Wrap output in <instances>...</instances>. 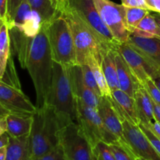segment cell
<instances>
[{"instance_id": "32", "label": "cell", "mask_w": 160, "mask_h": 160, "mask_svg": "<svg viewBox=\"0 0 160 160\" xmlns=\"http://www.w3.org/2000/svg\"><path fill=\"white\" fill-rule=\"evenodd\" d=\"M139 128L142 130V132L145 134V135L146 136L147 138L149 140V142H151L152 145H153L156 150L157 151V152L160 155V138L158 136H156L154 133L152 131V130L150 129L148 127H147L146 125L144 124V123H139Z\"/></svg>"}, {"instance_id": "24", "label": "cell", "mask_w": 160, "mask_h": 160, "mask_svg": "<svg viewBox=\"0 0 160 160\" xmlns=\"http://www.w3.org/2000/svg\"><path fill=\"white\" fill-rule=\"evenodd\" d=\"M10 34L8 24L6 23L0 31V79H2L6 71L10 53Z\"/></svg>"}, {"instance_id": "33", "label": "cell", "mask_w": 160, "mask_h": 160, "mask_svg": "<svg viewBox=\"0 0 160 160\" xmlns=\"http://www.w3.org/2000/svg\"><path fill=\"white\" fill-rule=\"evenodd\" d=\"M148 92L153 102L160 106V89L155 83L154 80L149 79L143 86Z\"/></svg>"}, {"instance_id": "8", "label": "cell", "mask_w": 160, "mask_h": 160, "mask_svg": "<svg viewBox=\"0 0 160 160\" xmlns=\"http://www.w3.org/2000/svg\"><path fill=\"white\" fill-rule=\"evenodd\" d=\"M70 6L93 33L102 49L116 48L119 43L102 20L93 0H70Z\"/></svg>"}, {"instance_id": "47", "label": "cell", "mask_w": 160, "mask_h": 160, "mask_svg": "<svg viewBox=\"0 0 160 160\" xmlns=\"http://www.w3.org/2000/svg\"><path fill=\"white\" fill-rule=\"evenodd\" d=\"M154 81H155V83H156V85L158 86V88L160 89V76L158 77V78H155Z\"/></svg>"}, {"instance_id": "11", "label": "cell", "mask_w": 160, "mask_h": 160, "mask_svg": "<svg viewBox=\"0 0 160 160\" xmlns=\"http://www.w3.org/2000/svg\"><path fill=\"white\" fill-rule=\"evenodd\" d=\"M0 104L10 113L18 115L33 116L38 109L21 89L6 84L1 80Z\"/></svg>"}, {"instance_id": "41", "label": "cell", "mask_w": 160, "mask_h": 160, "mask_svg": "<svg viewBox=\"0 0 160 160\" xmlns=\"http://www.w3.org/2000/svg\"><path fill=\"white\" fill-rule=\"evenodd\" d=\"M9 142V135L7 132L0 135V148H6L8 146Z\"/></svg>"}, {"instance_id": "20", "label": "cell", "mask_w": 160, "mask_h": 160, "mask_svg": "<svg viewBox=\"0 0 160 160\" xmlns=\"http://www.w3.org/2000/svg\"><path fill=\"white\" fill-rule=\"evenodd\" d=\"M33 123V116L10 113L6 116L7 131L10 137L20 138L29 135Z\"/></svg>"}, {"instance_id": "10", "label": "cell", "mask_w": 160, "mask_h": 160, "mask_svg": "<svg viewBox=\"0 0 160 160\" xmlns=\"http://www.w3.org/2000/svg\"><path fill=\"white\" fill-rule=\"evenodd\" d=\"M116 49L123 58L140 85L144 86L149 79L154 80L160 76L159 67L128 43L117 44Z\"/></svg>"}, {"instance_id": "30", "label": "cell", "mask_w": 160, "mask_h": 160, "mask_svg": "<svg viewBox=\"0 0 160 160\" xmlns=\"http://www.w3.org/2000/svg\"><path fill=\"white\" fill-rule=\"evenodd\" d=\"M95 153L97 160H116L109 145L100 142L95 145Z\"/></svg>"}, {"instance_id": "35", "label": "cell", "mask_w": 160, "mask_h": 160, "mask_svg": "<svg viewBox=\"0 0 160 160\" xmlns=\"http://www.w3.org/2000/svg\"><path fill=\"white\" fill-rule=\"evenodd\" d=\"M23 1V0H8L7 12H6V21L8 26H9L12 23L16 12H17V9Z\"/></svg>"}, {"instance_id": "3", "label": "cell", "mask_w": 160, "mask_h": 160, "mask_svg": "<svg viewBox=\"0 0 160 160\" xmlns=\"http://www.w3.org/2000/svg\"><path fill=\"white\" fill-rule=\"evenodd\" d=\"M47 104L52 106L62 128L73 122L77 123L76 96L72 89L67 67L56 62Z\"/></svg>"}, {"instance_id": "27", "label": "cell", "mask_w": 160, "mask_h": 160, "mask_svg": "<svg viewBox=\"0 0 160 160\" xmlns=\"http://www.w3.org/2000/svg\"><path fill=\"white\" fill-rule=\"evenodd\" d=\"M151 11L148 9L137 7H126L125 6V23L130 32V35L134 28L138 25L141 20Z\"/></svg>"}, {"instance_id": "39", "label": "cell", "mask_w": 160, "mask_h": 160, "mask_svg": "<svg viewBox=\"0 0 160 160\" xmlns=\"http://www.w3.org/2000/svg\"><path fill=\"white\" fill-rule=\"evenodd\" d=\"M144 124L152 130V131L160 138V123H159L157 120H155L154 121L150 122L148 123H144Z\"/></svg>"}, {"instance_id": "31", "label": "cell", "mask_w": 160, "mask_h": 160, "mask_svg": "<svg viewBox=\"0 0 160 160\" xmlns=\"http://www.w3.org/2000/svg\"><path fill=\"white\" fill-rule=\"evenodd\" d=\"M116 160H134L136 156L120 145H109Z\"/></svg>"}, {"instance_id": "45", "label": "cell", "mask_w": 160, "mask_h": 160, "mask_svg": "<svg viewBox=\"0 0 160 160\" xmlns=\"http://www.w3.org/2000/svg\"><path fill=\"white\" fill-rule=\"evenodd\" d=\"M9 114H10L9 111H8L7 109H5V108L3 107V106H2L1 104H0V115L5 116V117H6V116H8Z\"/></svg>"}, {"instance_id": "15", "label": "cell", "mask_w": 160, "mask_h": 160, "mask_svg": "<svg viewBox=\"0 0 160 160\" xmlns=\"http://www.w3.org/2000/svg\"><path fill=\"white\" fill-rule=\"evenodd\" d=\"M111 101L120 115L121 120L122 119H125L132 124L139 125L141 120L134 97H131L120 88L111 91Z\"/></svg>"}, {"instance_id": "21", "label": "cell", "mask_w": 160, "mask_h": 160, "mask_svg": "<svg viewBox=\"0 0 160 160\" xmlns=\"http://www.w3.org/2000/svg\"><path fill=\"white\" fill-rule=\"evenodd\" d=\"M134 98L136 102L141 123H148L154 121L153 102L146 89L143 86H139L134 93Z\"/></svg>"}, {"instance_id": "9", "label": "cell", "mask_w": 160, "mask_h": 160, "mask_svg": "<svg viewBox=\"0 0 160 160\" xmlns=\"http://www.w3.org/2000/svg\"><path fill=\"white\" fill-rule=\"evenodd\" d=\"M102 20L118 43H127L130 32L125 23V6L110 0H93Z\"/></svg>"}, {"instance_id": "44", "label": "cell", "mask_w": 160, "mask_h": 160, "mask_svg": "<svg viewBox=\"0 0 160 160\" xmlns=\"http://www.w3.org/2000/svg\"><path fill=\"white\" fill-rule=\"evenodd\" d=\"M6 151H7V147L0 148V160H6Z\"/></svg>"}, {"instance_id": "48", "label": "cell", "mask_w": 160, "mask_h": 160, "mask_svg": "<svg viewBox=\"0 0 160 160\" xmlns=\"http://www.w3.org/2000/svg\"><path fill=\"white\" fill-rule=\"evenodd\" d=\"M6 20H5V19H3V18H1V17H0V31H1V28H2V27L3 26V24H4L5 23H6Z\"/></svg>"}, {"instance_id": "13", "label": "cell", "mask_w": 160, "mask_h": 160, "mask_svg": "<svg viewBox=\"0 0 160 160\" xmlns=\"http://www.w3.org/2000/svg\"><path fill=\"white\" fill-rule=\"evenodd\" d=\"M111 98L101 96L97 111L107 129L118 139L120 145L134 155L123 135V128L121 118L112 105Z\"/></svg>"}, {"instance_id": "6", "label": "cell", "mask_w": 160, "mask_h": 160, "mask_svg": "<svg viewBox=\"0 0 160 160\" xmlns=\"http://www.w3.org/2000/svg\"><path fill=\"white\" fill-rule=\"evenodd\" d=\"M77 123L94 147L100 142L107 145H120L102 120L97 109L88 106L82 100L76 98Z\"/></svg>"}, {"instance_id": "18", "label": "cell", "mask_w": 160, "mask_h": 160, "mask_svg": "<svg viewBox=\"0 0 160 160\" xmlns=\"http://www.w3.org/2000/svg\"><path fill=\"white\" fill-rule=\"evenodd\" d=\"M30 134L20 138L9 136L6 160H31Z\"/></svg>"}, {"instance_id": "42", "label": "cell", "mask_w": 160, "mask_h": 160, "mask_svg": "<svg viewBox=\"0 0 160 160\" xmlns=\"http://www.w3.org/2000/svg\"><path fill=\"white\" fill-rule=\"evenodd\" d=\"M7 131V123H6V117L0 115V135L3 134Z\"/></svg>"}, {"instance_id": "34", "label": "cell", "mask_w": 160, "mask_h": 160, "mask_svg": "<svg viewBox=\"0 0 160 160\" xmlns=\"http://www.w3.org/2000/svg\"><path fill=\"white\" fill-rule=\"evenodd\" d=\"M34 160H67L61 145H58L54 149Z\"/></svg>"}, {"instance_id": "16", "label": "cell", "mask_w": 160, "mask_h": 160, "mask_svg": "<svg viewBox=\"0 0 160 160\" xmlns=\"http://www.w3.org/2000/svg\"><path fill=\"white\" fill-rule=\"evenodd\" d=\"M127 43L140 52L160 68V39L138 37L131 34Z\"/></svg>"}, {"instance_id": "14", "label": "cell", "mask_w": 160, "mask_h": 160, "mask_svg": "<svg viewBox=\"0 0 160 160\" xmlns=\"http://www.w3.org/2000/svg\"><path fill=\"white\" fill-rule=\"evenodd\" d=\"M67 70L72 89L76 98L82 100L88 106L97 109L101 96H98L88 87L83 78L81 65L67 67Z\"/></svg>"}, {"instance_id": "17", "label": "cell", "mask_w": 160, "mask_h": 160, "mask_svg": "<svg viewBox=\"0 0 160 160\" xmlns=\"http://www.w3.org/2000/svg\"><path fill=\"white\" fill-rule=\"evenodd\" d=\"M115 60L120 89L131 97H134V93L140 84L123 58L117 51V49L115 53Z\"/></svg>"}, {"instance_id": "19", "label": "cell", "mask_w": 160, "mask_h": 160, "mask_svg": "<svg viewBox=\"0 0 160 160\" xmlns=\"http://www.w3.org/2000/svg\"><path fill=\"white\" fill-rule=\"evenodd\" d=\"M116 48H106L101 50V64L111 91L120 88L117 65L115 60Z\"/></svg>"}, {"instance_id": "29", "label": "cell", "mask_w": 160, "mask_h": 160, "mask_svg": "<svg viewBox=\"0 0 160 160\" xmlns=\"http://www.w3.org/2000/svg\"><path fill=\"white\" fill-rule=\"evenodd\" d=\"M81 70H82L83 73V78H84V81H85L86 84L88 85V87L91 89L93 92H95L96 95H98V96H102L101 93H100L99 88L98 87V84H97L96 81L95 79V77H94L93 73H92V70L89 67V66L87 63H84L81 65Z\"/></svg>"}, {"instance_id": "46", "label": "cell", "mask_w": 160, "mask_h": 160, "mask_svg": "<svg viewBox=\"0 0 160 160\" xmlns=\"http://www.w3.org/2000/svg\"><path fill=\"white\" fill-rule=\"evenodd\" d=\"M155 17V19L156 20V23H157L158 26H159V29H160V13H158V12H156L155 14H153Z\"/></svg>"}, {"instance_id": "1", "label": "cell", "mask_w": 160, "mask_h": 160, "mask_svg": "<svg viewBox=\"0 0 160 160\" xmlns=\"http://www.w3.org/2000/svg\"><path fill=\"white\" fill-rule=\"evenodd\" d=\"M9 34L20 66L28 70L32 80L35 106L38 109L43 107L48 102L54 67L45 26L43 24L38 34L33 38L27 37L16 28L9 29Z\"/></svg>"}, {"instance_id": "7", "label": "cell", "mask_w": 160, "mask_h": 160, "mask_svg": "<svg viewBox=\"0 0 160 160\" xmlns=\"http://www.w3.org/2000/svg\"><path fill=\"white\" fill-rule=\"evenodd\" d=\"M59 145L67 160H97L95 147L76 122L60 130Z\"/></svg>"}, {"instance_id": "43", "label": "cell", "mask_w": 160, "mask_h": 160, "mask_svg": "<svg viewBox=\"0 0 160 160\" xmlns=\"http://www.w3.org/2000/svg\"><path fill=\"white\" fill-rule=\"evenodd\" d=\"M153 112H154L155 120L160 123V106L156 104L155 102H153Z\"/></svg>"}, {"instance_id": "49", "label": "cell", "mask_w": 160, "mask_h": 160, "mask_svg": "<svg viewBox=\"0 0 160 160\" xmlns=\"http://www.w3.org/2000/svg\"><path fill=\"white\" fill-rule=\"evenodd\" d=\"M134 160H146V159H143V158H141V157H135Z\"/></svg>"}, {"instance_id": "4", "label": "cell", "mask_w": 160, "mask_h": 160, "mask_svg": "<svg viewBox=\"0 0 160 160\" xmlns=\"http://www.w3.org/2000/svg\"><path fill=\"white\" fill-rule=\"evenodd\" d=\"M54 62L66 67L78 65L70 26L63 15L44 24Z\"/></svg>"}, {"instance_id": "40", "label": "cell", "mask_w": 160, "mask_h": 160, "mask_svg": "<svg viewBox=\"0 0 160 160\" xmlns=\"http://www.w3.org/2000/svg\"><path fill=\"white\" fill-rule=\"evenodd\" d=\"M8 0H0V17L6 20Z\"/></svg>"}, {"instance_id": "26", "label": "cell", "mask_w": 160, "mask_h": 160, "mask_svg": "<svg viewBox=\"0 0 160 160\" xmlns=\"http://www.w3.org/2000/svg\"><path fill=\"white\" fill-rule=\"evenodd\" d=\"M42 27H43V22L40 15L32 9L23 24L20 28H17L27 37L33 38L38 34Z\"/></svg>"}, {"instance_id": "25", "label": "cell", "mask_w": 160, "mask_h": 160, "mask_svg": "<svg viewBox=\"0 0 160 160\" xmlns=\"http://www.w3.org/2000/svg\"><path fill=\"white\" fill-rule=\"evenodd\" d=\"M28 2L31 9L40 15L43 24L48 23L55 17L59 16L50 0H28Z\"/></svg>"}, {"instance_id": "2", "label": "cell", "mask_w": 160, "mask_h": 160, "mask_svg": "<svg viewBox=\"0 0 160 160\" xmlns=\"http://www.w3.org/2000/svg\"><path fill=\"white\" fill-rule=\"evenodd\" d=\"M62 128L52 106L46 104L37 109L33 115L30 133L31 160L44 156L59 145V131Z\"/></svg>"}, {"instance_id": "36", "label": "cell", "mask_w": 160, "mask_h": 160, "mask_svg": "<svg viewBox=\"0 0 160 160\" xmlns=\"http://www.w3.org/2000/svg\"><path fill=\"white\" fill-rule=\"evenodd\" d=\"M70 0H50L53 8L59 15H62L67 10L70 6Z\"/></svg>"}, {"instance_id": "38", "label": "cell", "mask_w": 160, "mask_h": 160, "mask_svg": "<svg viewBox=\"0 0 160 160\" xmlns=\"http://www.w3.org/2000/svg\"><path fill=\"white\" fill-rule=\"evenodd\" d=\"M149 11L160 13V0H145Z\"/></svg>"}, {"instance_id": "22", "label": "cell", "mask_w": 160, "mask_h": 160, "mask_svg": "<svg viewBox=\"0 0 160 160\" xmlns=\"http://www.w3.org/2000/svg\"><path fill=\"white\" fill-rule=\"evenodd\" d=\"M85 63H87L89 66L92 73H93L102 96L111 98L112 92H111L110 88L108 85L107 81H106V78L105 77L102 67L101 57H98V56H95V54H91L86 58Z\"/></svg>"}, {"instance_id": "37", "label": "cell", "mask_w": 160, "mask_h": 160, "mask_svg": "<svg viewBox=\"0 0 160 160\" xmlns=\"http://www.w3.org/2000/svg\"><path fill=\"white\" fill-rule=\"evenodd\" d=\"M122 5L126 7H137L148 9L145 0H121Z\"/></svg>"}, {"instance_id": "5", "label": "cell", "mask_w": 160, "mask_h": 160, "mask_svg": "<svg viewBox=\"0 0 160 160\" xmlns=\"http://www.w3.org/2000/svg\"><path fill=\"white\" fill-rule=\"evenodd\" d=\"M62 15L70 26L78 65L85 63L86 58L91 54L101 57L102 48L99 43L74 9L70 6Z\"/></svg>"}, {"instance_id": "28", "label": "cell", "mask_w": 160, "mask_h": 160, "mask_svg": "<svg viewBox=\"0 0 160 160\" xmlns=\"http://www.w3.org/2000/svg\"><path fill=\"white\" fill-rule=\"evenodd\" d=\"M0 80L2 81L3 82L6 83V84L12 86V87L21 89L20 81H19V78L17 74V70H16L13 60H12V58L11 56L9 57V61H8L4 75H3L2 78Z\"/></svg>"}, {"instance_id": "12", "label": "cell", "mask_w": 160, "mask_h": 160, "mask_svg": "<svg viewBox=\"0 0 160 160\" xmlns=\"http://www.w3.org/2000/svg\"><path fill=\"white\" fill-rule=\"evenodd\" d=\"M123 135L128 145L136 157L146 160H160V155L157 152L138 125H134L125 119H122Z\"/></svg>"}, {"instance_id": "23", "label": "cell", "mask_w": 160, "mask_h": 160, "mask_svg": "<svg viewBox=\"0 0 160 160\" xmlns=\"http://www.w3.org/2000/svg\"><path fill=\"white\" fill-rule=\"evenodd\" d=\"M131 34L142 38H156L160 39V29L153 14H147L134 28Z\"/></svg>"}]
</instances>
